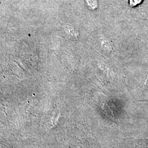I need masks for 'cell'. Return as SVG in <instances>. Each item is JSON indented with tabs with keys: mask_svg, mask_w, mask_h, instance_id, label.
Masks as SVG:
<instances>
[{
	"mask_svg": "<svg viewBox=\"0 0 148 148\" xmlns=\"http://www.w3.org/2000/svg\"><path fill=\"white\" fill-rule=\"evenodd\" d=\"M144 85H145V86H147V87H148V71L147 76V77H146V79H145V81Z\"/></svg>",
	"mask_w": 148,
	"mask_h": 148,
	"instance_id": "2",
	"label": "cell"
},
{
	"mask_svg": "<svg viewBox=\"0 0 148 148\" xmlns=\"http://www.w3.org/2000/svg\"><path fill=\"white\" fill-rule=\"evenodd\" d=\"M144 0H128L129 5L131 8H134L140 5Z\"/></svg>",
	"mask_w": 148,
	"mask_h": 148,
	"instance_id": "1",
	"label": "cell"
}]
</instances>
